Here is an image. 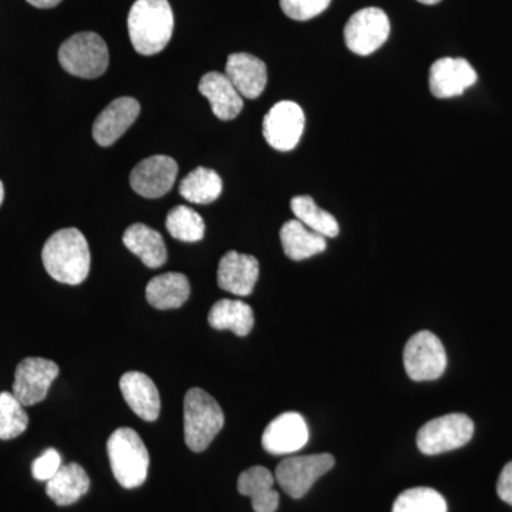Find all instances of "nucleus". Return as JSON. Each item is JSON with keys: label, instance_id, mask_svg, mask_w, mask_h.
<instances>
[{"label": "nucleus", "instance_id": "obj_1", "mask_svg": "<svg viewBox=\"0 0 512 512\" xmlns=\"http://www.w3.org/2000/svg\"><path fill=\"white\" fill-rule=\"evenodd\" d=\"M42 259L47 274L66 285L83 284L92 265L89 244L77 228L60 229L47 239Z\"/></svg>", "mask_w": 512, "mask_h": 512}, {"label": "nucleus", "instance_id": "obj_2", "mask_svg": "<svg viewBox=\"0 0 512 512\" xmlns=\"http://www.w3.org/2000/svg\"><path fill=\"white\" fill-rule=\"evenodd\" d=\"M174 30V13L168 0H137L128 13V35L143 56L163 52Z\"/></svg>", "mask_w": 512, "mask_h": 512}, {"label": "nucleus", "instance_id": "obj_3", "mask_svg": "<svg viewBox=\"0 0 512 512\" xmlns=\"http://www.w3.org/2000/svg\"><path fill=\"white\" fill-rule=\"evenodd\" d=\"M225 424L224 412L210 393L192 387L184 399V439L194 453L207 450Z\"/></svg>", "mask_w": 512, "mask_h": 512}, {"label": "nucleus", "instance_id": "obj_4", "mask_svg": "<svg viewBox=\"0 0 512 512\" xmlns=\"http://www.w3.org/2000/svg\"><path fill=\"white\" fill-rule=\"evenodd\" d=\"M107 454L111 471L121 487L133 490L146 483L150 456L137 431L128 427L114 431L107 441Z\"/></svg>", "mask_w": 512, "mask_h": 512}, {"label": "nucleus", "instance_id": "obj_5", "mask_svg": "<svg viewBox=\"0 0 512 512\" xmlns=\"http://www.w3.org/2000/svg\"><path fill=\"white\" fill-rule=\"evenodd\" d=\"M109 47L97 33H76L59 49L64 70L80 79H97L109 67Z\"/></svg>", "mask_w": 512, "mask_h": 512}, {"label": "nucleus", "instance_id": "obj_6", "mask_svg": "<svg viewBox=\"0 0 512 512\" xmlns=\"http://www.w3.org/2000/svg\"><path fill=\"white\" fill-rule=\"evenodd\" d=\"M473 434L474 423L467 414H446L421 427L417 433V447L426 456H437L466 446Z\"/></svg>", "mask_w": 512, "mask_h": 512}, {"label": "nucleus", "instance_id": "obj_7", "mask_svg": "<svg viewBox=\"0 0 512 512\" xmlns=\"http://www.w3.org/2000/svg\"><path fill=\"white\" fill-rule=\"evenodd\" d=\"M403 362L407 375L414 382H430L446 372V349L434 333L421 330L407 342Z\"/></svg>", "mask_w": 512, "mask_h": 512}, {"label": "nucleus", "instance_id": "obj_8", "mask_svg": "<svg viewBox=\"0 0 512 512\" xmlns=\"http://www.w3.org/2000/svg\"><path fill=\"white\" fill-rule=\"evenodd\" d=\"M335 466L332 454H311L285 458L275 470V480L291 498L299 500L309 493L313 484Z\"/></svg>", "mask_w": 512, "mask_h": 512}, {"label": "nucleus", "instance_id": "obj_9", "mask_svg": "<svg viewBox=\"0 0 512 512\" xmlns=\"http://www.w3.org/2000/svg\"><path fill=\"white\" fill-rule=\"evenodd\" d=\"M390 36V20L384 10H357L345 26V43L350 52L369 56L379 50Z\"/></svg>", "mask_w": 512, "mask_h": 512}, {"label": "nucleus", "instance_id": "obj_10", "mask_svg": "<svg viewBox=\"0 0 512 512\" xmlns=\"http://www.w3.org/2000/svg\"><path fill=\"white\" fill-rule=\"evenodd\" d=\"M305 130V113L295 101H279L266 113L262 131L266 143L278 151L298 146Z\"/></svg>", "mask_w": 512, "mask_h": 512}, {"label": "nucleus", "instance_id": "obj_11", "mask_svg": "<svg viewBox=\"0 0 512 512\" xmlns=\"http://www.w3.org/2000/svg\"><path fill=\"white\" fill-rule=\"evenodd\" d=\"M59 376V366L43 357H28L16 367L13 396L23 406H35L43 402L50 386Z\"/></svg>", "mask_w": 512, "mask_h": 512}, {"label": "nucleus", "instance_id": "obj_12", "mask_svg": "<svg viewBox=\"0 0 512 512\" xmlns=\"http://www.w3.org/2000/svg\"><path fill=\"white\" fill-rule=\"evenodd\" d=\"M174 158L153 156L138 163L130 175L131 188L144 198H160L170 192L177 180Z\"/></svg>", "mask_w": 512, "mask_h": 512}, {"label": "nucleus", "instance_id": "obj_13", "mask_svg": "<svg viewBox=\"0 0 512 512\" xmlns=\"http://www.w3.org/2000/svg\"><path fill=\"white\" fill-rule=\"evenodd\" d=\"M477 79L476 70L466 59L444 57L431 64L430 92L437 99H453L474 86Z\"/></svg>", "mask_w": 512, "mask_h": 512}, {"label": "nucleus", "instance_id": "obj_14", "mask_svg": "<svg viewBox=\"0 0 512 512\" xmlns=\"http://www.w3.org/2000/svg\"><path fill=\"white\" fill-rule=\"evenodd\" d=\"M309 441V427L302 414L288 412L276 417L262 434V447L274 456L302 450Z\"/></svg>", "mask_w": 512, "mask_h": 512}, {"label": "nucleus", "instance_id": "obj_15", "mask_svg": "<svg viewBox=\"0 0 512 512\" xmlns=\"http://www.w3.org/2000/svg\"><path fill=\"white\" fill-rule=\"evenodd\" d=\"M140 103L133 97L111 101L93 124V137L101 147H110L133 126L140 114Z\"/></svg>", "mask_w": 512, "mask_h": 512}, {"label": "nucleus", "instance_id": "obj_16", "mask_svg": "<svg viewBox=\"0 0 512 512\" xmlns=\"http://www.w3.org/2000/svg\"><path fill=\"white\" fill-rule=\"evenodd\" d=\"M259 278V262L255 256L229 251L218 265V285L237 296H249L254 292Z\"/></svg>", "mask_w": 512, "mask_h": 512}, {"label": "nucleus", "instance_id": "obj_17", "mask_svg": "<svg viewBox=\"0 0 512 512\" xmlns=\"http://www.w3.org/2000/svg\"><path fill=\"white\" fill-rule=\"evenodd\" d=\"M225 76L231 80L242 97L258 99L268 82V70L261 59L249 53H234L228 57Z\"/></svg>", "mask_w": 512, "mask_h": 512}, {"label": "nucleus", "instance_id": "obj_18", "mask_svg": "<svg viewBox=\"0 0 512 512\" xmlns=\"http://www.w3.org/2000/svg\"><path fill=\"white\" fill-rule=\"evenodd\" d=\"M120 390L131 410L144 421H156L160 416L161 399L156 383L140 372L121 376Z\"/></svg>", "mask_w": 512, "mask_h": 512}, {"label": "nucleus", "instance_id": "obj_19", "mask_svg": "<svg viewBox=\"0 0 512 512\" xmlns=\"http://www.w3.org/2000/svg\"><path fill=\"white\" fill-rule=\"evenodd\" d=\"M200 93L210 101L212 113L222 121L234 120L244 107V97L225 74L210 72L202 76Z\"/></svg>", "mask_w": 512, "mask_h": 512}, {"label": "nucleus", "instance_id": "obj_20", "mask_svg": "<svg viewBox=\"0 0 512 512\" xmlns=\"http://www.w3.org/2000/svg\"><path fill=\"white\" fill-rule=\"evenodd\" d=\"M275 477L268 468L255 466L242 471L238 478V491L251 498L255 512H275L279 507V494L275 490Z\"/></svg>", "mask_w": 512, "mask_h": 512}, {"label": "nucleus", "instance_id": "obj_21", "mask_svg": "<svg viewBox=\"0 0 512 512\" xmlns=\"http://www.w3.org/2000/svg\"><path fill=\"white\" fill-rule=\"evenodd\" d=\"M191 286L187 276L180 272L158 275L148 282L147 302L160 311L178 309L190 298Z\"/></svg>", "mask_w": 512, "mask_h": 512}, {"label": "nucleus", "instance_id": "obj_22", "mask_svg": "<svg viewBox=\"0 0 512 512\" xmlns=\"http://www.w3.org/2000/svg\"><path fill=\"white\" fill-rule=\"evenodd\" d=\"M90 477L86 470L76 463L60 467L55 476L46 483V493L60 507L77 503L89 493Z\"/></svg>", "mask_w": 512, "mask_h": 512}, {"label": "nucleus", "instance_id": "obj_23", "mask_svg": "<svg viewBox=\"0 0 512 512\" xmlns=\"http://www.w3.org/2000/svg\"><path fill=\"white\" fill-rule=\"evenodd\" d=\"M123 244L148 268H160L167 261V247L160 232L144 224H133L123 235Z\"/></svg>", "mask_w": 512, "mask_h": 512}, {"label": "nucleus", "instance_id": "obj_24", "mask_svg": "<svg viewBox=\"0 0 512 512\" xmlns=\"http://www.w3.org/2000/svg\"><path fill=\"white\" fill-rule=\"evenodd\" d=\"M281 242L285 255L292 261L312 258L326 249V238L298 220L285 222L281 228Z\"/></svg>", "mask_w": 512, "mask_h": 512}, {"label": "nucleus", "instance_id": "obj_25", "mask_svg": "<svg viewBox=\"0 0 512 512\" xmlns=\"http://www.w3.org/2000/svg\"><path fill=\"white\" fill-rule=\"evenodd\" d=\"M208 323L217 330H231L235 335L248 336L254 328V311L248 303L235 299H221L212 306Z\"/></svg>", "mask_w": 512, "mask_h": 512}, {"label": "nucleus", "instance_id": "obj_26", "mask_svg": "<svg viewBox=\"0 0 512 512\" xmlns=\"http://www.w3.org/2000/svg\"><path fill=\"white\" fill-rule=\"evenodd\" d=\"M221 192V177L210 168H195L180 184L181 197L192 202V204H211V202L218 200Z\"/></svg>", "mask_w": 512, "mask_h": 512}, {"label": "nucleus", "instance_id": "obj_27", "mask_svg": "<svg viewBox=\"0 0 512 512\" xmlns=\"http://www.w3.org/2000/svg\"><path fill=\"white\" fill-rule=\"evenodd\" d=\"M291 208L296 220L301 221L305 227L325 238L338 237L339 224L336 218L330 212L322 210L309 195L293 197Z\"/></svg>", "mask_w": 512, "mask_h": 512}, {"label": "nucleus", "instance_id": "obj_28", "mask_svg": "<svg viewBox=\"0 0 512 512\" xmlns=\"http://www.w3.org/2000/svg\"><path fill=\"white\" fill-rule=\"evenodd\" d=\"M165 227L171 237L183 242H198L204 238L205 222L197 211L180 205L168 212Z\"/></svg>", "mask_w": 512, "mask_h": 512}, {"label": "nucleus", "instance_id": "obj_29", "mask_svg": "<svg viewBox=\"0 0 512 512\" xmlns=\"http://www.w3.org/2000/svg\"><path fill=\"white\" fill-rule=\"evenodd\" d=\"M393 512H447V503L439 491L416 487L403 491L396 498Z\"/></svg>", "mask_w": 512, "mask_h": 512}, {"label": "nucleus", "instance_id": "obj_30", "mask_svg": "<svg viewBox=\"0 0 512 512\" xmlns=\"http://www.w3.org/2000/svg\"><path fill=\"white\" fill-rule=\"evenodd\" d=\"M29 416L13 393H0V440H12L25 433Z\"/></svg>", "mask_w": 512, "mask_h": 512}, {"label": "nucleus", "instance_id": "obj_31", "mask_svg": "<svg viewBox=\"0 0 512 512\" xmlns=\"http://www.w3.org/2000/svg\"><path fill=\"white\" fill-rule=\"evenodd\" d=\"M282 12L289 19L305 22L319 16L329 8L332 0H279Z\"/></svg>", "mask_w": 512, "mask_h": 512}, {"label": "nucleus", "instance_id": "obj_32", "mask_svg": "<svg viewBox=\"0 0 512 512\" xmlns=\"http://www.w3.org/2000/svg\"><path fill=\"white\" fill-rule=\"evenodd\" d=\"M62 467V457L55 448H47L32 464V474L37 481H49Z\"/></svg>", "mask_w": 512, "mask_h": 512}, {"label": "nucleus", "instance_id": "obj_33", "mask_svg": "<svg viewBox=\"0 0 512 512\" xmlns=\"http://www.w3.org/2000/svg\"><path fill=\"white\" fill-rule=\"evenodd\" d=\"M497 493L504 503L512 505V461L501 471L500 478H498Z\"/></svg>", "mask_w": 512, "mask_h": 512}, {"label": "nucleus", "instance_id": "obj_34", "mask_svg": "<svg viewBox=\"0 0 512 512\" xmlns=\"http://www.w3.org/2000/svg\"><path fill=\"white\" fill-rule=\"evenodd\" d=\"M26 2H29L35 8L50 9L55 8L62 0H26Z\"/></svg>", "mask_w": 512, "mask_h": 512}, {"label": "nucleus", "instance_id": "obj_35", "mask_svg": "<svg viewBox=\"0 0 512 512\" xmlns=\"http://www.w3.org/2000/svg\"><path fill=\"white\" fill-rule=\"evenodd\" d=\"M417 2L423 3V5H437L441 0H417Z\"/></svg>", "mask_w": 512, "mask_h": 512}, {"label": "nucleus", "instance_id": "obj_36", "mask_svg": "<svg viewBox=\"0 0 512 512\" xmlns=\"http://www.w3.org/2000/svg\"><path fill=\"white\" fill-rule=\"evenodd\" d=\"M3 198H5V188H3L2 181H0V205H2Z\"/></svg>", "mask_w": 512, "mask_h": 512}]
</instances>
